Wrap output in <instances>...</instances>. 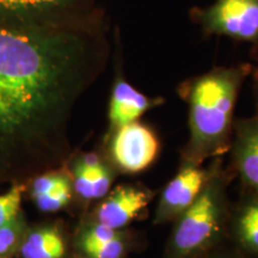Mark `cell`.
<instances>
[{
	"instance_id": "obj_1",
	"label": "cell",
	"mask_w": 258,
	"mask_h": 258,
	"mask_svg": "<svg viewBox=\"0 0 258 258\" xmlns=\"http://www.w3.org/2000/svg\"><path fill=\"white\" fill-rule=\"evenodd\" d=\"M111 56L106 15L72 25L0 23V184L69 164L73 111Z\"/></svg>"
},
{
	"instance_id": "obj_2",
	"label": "cell",
	"mask_w": 258,
	"mask_h": 258,
	"mask_svg": "<svg viewBox=\"0 0 258 258\" xmlns=\"http://www.w3.org/2000/svg\"><path fill=\"white\" fill-rule=\"evenodd\" d=\"M252 71V64L247 62L218 66L178 84L176 91L188 105L189 128L180 163L203 165L228 153L235 105Z\"/></svg>"
},
{
	"instance_id": "obj_3",
	"label": "cell",
	"mask_w": 258,
	"mask_h": 258,
	"mask_svg": "<svg viewBox=\"0 0 258 258\" xmlns=\"http://www.w3.org/2000/svg\"><path fill=\"white\" fill-rule=\"evenodd\" d=\"M212 160L211 178L199 199L172 222L161 258H196L228 241V189L235 175L225 166L224 157Z\"/></svg>"
},
{
	"instance_id": "obj_4",
	"label": "cell",
	"mask_w": 258,
	"mask_h": 258,
	"mask_svg": "<svg viewBox=\"0 0 258 258\" xmlns=\"http://www.w3.org/2000/svg\"><path fill=\"white\" fill-rule=\"evenodd\" d=\"M98 0H0V23L72 25L105 16Z\"/></svg>"
},
{
	"instance_id": "obj_5",
	"label": "cell",
	"mask_w": 258,
	"mask_h": 258,
	"mask_svg": "<svg viewBox=\"0 0 258 258\" xmlns=\"http://www.w3.org/2000/svg\"><path fill=\"white\" fill-rule=\"evenodd\" d=\"M102 150L118 175L135 176L156 163L161 141L156 129L139 120L104 137Z\"/></svg>"
},
{
	"instance_id": "obj_6",
	"label": "cell",
	"mask_w": 258,
	"mask_h": 258,
	"mask_svg": "<svg viewBox=\"0 0 258 258\" xmlns=\"http://www.w3.org/2000/svg\"><path fill=\"white\" fill-rule=\"evenodd\" d=\"M189 17L205 37H228L258 48V0H217L194 6Z\"/></svg>"
},
{
	"instance_id": "obj_7",
	"label": "cell",
	"mask_w": 258,
	"mask_h": 258,
	"mask_svg": "<svg viewBox=\"0 0 258 258\" xmlns=\"http://www.w3.org/2000/svg\"><path fill=\"white\" fill-rule=\"evenodd\" d=\"M111 57L114 60V79L108 105V129L104 137L111 134L122 125L141 120V117L148 111L159 108L166 103L164 97H151L139 91L125 78L123 51L118 28H116L114 31Z\"/></svg>"
},
{
	"instance_id": "obj_8",
	"label": "cell",
	"mask_w": 258,
	"mask_h": 258,
	"mask_svg": "<svg viewBox=\"0 0 258 258\" xmlns=\"http://www.w3.org/2000/svg\"><path fill=\"white\" fill-rule=\"evenodd\" d=\"M213 167V160L208 166L180 163L175 176L159 194L153 214V226L172 224L184 213L201 195L211 178Z\"/></svg>"
},
{
	"instance_id": "obj_9",
	"label": "cell",
	"mask_w": 258,
	"mask_h": 258,
	"mask_svg": "<svg viewBox=\"0 0 258 258\" xmlns=\"http://www.w3.org/2000/svg\"><path fill=\"white\" fill-rule=\"evenodd\" d=\"M156 195L153 189L143 183H121L97 201L85 217L115 230H123L131 227L135 220L145 218Z\"/></svg>"
},
{
	"instance_id": "obj_10",
	"label": "cell",
	"mask_w": 258,
	"mask_h": 258,
	"mask_svg": "<svg viewBox=\"0 0 258 258\" xmlns=\"http://www.w3.org/2000/svg\"><path fill=\"white\" fill-rule=\"evenodd\" d=\"M227 154L243 189L258 194V110L249 117L235 118Z\"/></svg>"
},
{
	"instance_id": "obj_11",
	"label": "cell",
	"mask_w": 258,
	"mask_h": 258,
	"mask_svg": "<svg viewBox=\"0 0 258 258\" xmlns=\"http://www.w3.org/2000/svg\"><path fill=\"white\" fill-rule=\"evenodd\" d=\"M228 241L247 256L258 258V194L243 189L232 203Z\"/></svg>"
},
{
	"instance_id": "obj_12",
	"label": "cell",
	"mask_w": 258,
	"mask_h": 258,
	"mask_svg": "<svg viewBox=\"0 0 258 258\" xmlns=\"http://www.w3.org/2000/svg\"><path fill=\"white\" fill-rule=\"evenodd\" d=\"M72 238L60 221H49L28 227L18 251L22 258H67Z\"/></svg>"
},
{
	"instance_id": "obj_13",
	"label": "cell",
	"mask_w": 258,
	"mask_h": 258,
	"mask_svg": "<svg viewBox=\"0 0 258 258\" xmlns=\"http://www.w3.org/2000/svg\"><path fill=\"white\" fill-rule=\"evenodd\" d=\"M69 167L72 175L74 198L84 205H90L104 198L118 176L108 159L98 166L88 167L71 158Z\"/></svg>"
},
{
	"instance_id": "obj_14",
	"label": "cell",
	"mask_w": 258,
	"mask_h": 258,
	"mask_svg": "<svg viewBox=\"0 0 258 258\" xmlns=\"http://www.w3.org/2000/svg\"><path fill=\"white\" fill-rule=\"evenodd\" d=\"M147 246V238L143 232L128 227L121 230L116 237L102 243L83 245L74 251L88 258H129Z\"/></svg>"
},
{
	"instance_id": "obj_15",
	"label": "cell",
	"mask_w": 258,
	"mask_h": 258,
	"mask_svg": "<svg viewBox=\"0 0 258 258\" xmlns=\"http://www.w3.org/2000/svg\"><path fill=\"white\" fill-rule=\"evenodd\" d=\"M28 183H16L11 189L0 195V227L9 225L21 214V205Z\"/></svg>"
},
{
	"instance_id": "obj_16",
	"label": "cell",
	"mask_w": 258,
	"mask_h": 258,
	"mask_svg": "<svg viewBox=\"0 0 258 258\" xmlns=\"http://www.w3.org/2000/svg\"><path fill=\"white\" fill-rule=\"evenodd\" d=\"M28 227L23 213H21L18 218L9 225L0 227V258H4L18 250Z\"/></svg>"
},
{
	"instance_id": "obj_17",
	"label": "cell",
	"mask_w": 258,
	"mask_h": 258,
	"mask_svg": "<svg viewBox=\"0 0 258 258\" xmlns=\"http://www.w3.org/2000/svg\"><path fill=\"white\" fill-rule=\"evenodd\" d=\"M196 258H252L232 245L230 241Z\"/></svg>"
},
{
	"instance_id": "obj_18",
	"label": "cell",
	"mask_w": 258,
	"mask_h": 258,
	"mask_svg": "<svg viewBox=\"0 0 258 258\" xmlns=\"http://www.w3.org/2000/svg\"><path fill=\"white\" fill-rule=\"evenodd\" d=\"M253 82H254V91H256V95L258 97V69L253 72Z\"/></svg>"
},
{
	"instance_id": "obj_19",
	"label": "cell",
	"mask_w": 258,
	"mask_h": 258,
	"mask_svg": "<svg viewBox=\"0 0 258 258\" xmlns=\"http://www.w3.org/2000/svg\"><path fill=\"white\" fill-rule=\"evenodd\" d=\"M71 258H88V257H85L84 254L77 252V251H74V252L72 253V257H71Z\"/></svg>"
}]
</instances>
